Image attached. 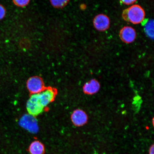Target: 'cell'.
<instances>
[{
	"mask_svg": "<svg viewBox=\"0 0 154 154\" xmlns=\"http://www.w3.org/2000/svg\"><path fill=\"white\" fill-rule=\"evenodd\" d=\"M100 85L99 82L95 79L86 82L83 87L84 92L88 95H92L99 91Z\"/></svg>",
	"mask_w": 154,
	"mask_h": 154,
	"instance_id": "obj_9",
	"label": "cell"
},
{
	"mask_svg": "<svg viewBox=\"0 0 154 154\" xmlns=\"http://www.w3.org/2000/svg\"><path fill=\"white\" fill-rule=\"evenodd\" d=\"M20 126L32 133H36L38 130L37 121L35 117L30 114L25 115L19 122Z\"/></svg>",
	"mask_w": 154,
	"mask_h": 154,
	"instance_id": "obj_3",
	"label": "cell"
},
{
	"mask_svg": "<svg viewBox=\"0 0 154 154\" xmlns=\"http://www.w3.org/2000/svg\"><path fill=\"white\" fill-rule=\"evenodd\" d=\"M30 0H13L15 4L18 6L24 7L27 5Z\"/></svg>",
	"mask_w": 154,
	"mask_h": 154,
	"instance_id": "obj_13",
	"label": "cell"
},
{
	"mask_svg": "<svg viewBox=\"0 0 154 154\" xmlns=\"http://www.w3.org/2000/svg\"><path fill=\"white\" fill-rule=\"evenodd\" d=\"M5 14L6 11L4 7L0 5V20L4 18Z\"/></svg>",
	"mask_w": 154,
	"mask_h": 154,
	"instance_id": "obj_14",
	"label": "cell"
},
{
	"mask_svg": "<svg viewBox=\"0 0 154 154\" xmlns=\"http://www.w3.org/2000/svg\"><path fill=\"white\" fill-rule=\"evenodd\" d=\"M93 24L96 29L99 31L103 32L109 28L110 21L107 15L99 14L96 15L94 18Z\"/></svg>",
	"mask_w": 154,
	"mask_h": 154,
	"instance_id": "obj_6",
	"label": "cell"
},
{
	"mask_svg": "<svg viewBox=\"0 0 154 154\" xmlns=\"http://www.w3.org/2000/svg\"><path fill=\"white\" fill-rule=\"evenodd\" d=\"M120 37L121 40L127 44L132 43L135 40L136 33L135 30L130 26H125L120 30Z\"/></svg>",
	"mask_w": 154,
	"mask_h": 154,
	"instance_id": "obj_7",
	"label": "cell"
},
{
	"mask_svg": "<svg viewBox=\"0 0 154 154\" xmlns=\"http://www.w3.org/2000/svg\"><path fill=\"white\" fill-rule=\"evenodd\" d=\"M144 30L146 34L151 38H153V21L150 20L146 23Z\"/></svg>",
	"mask_w": 154,
	"mask_h": 154,
	"instance_id": "obj_11",
	"label": "cell"
},
{
	"mask_svg": "<svg viewBox=\"0 0 154 154\" xmlns=\"http://www.w3.org/2000/svg\"><path fill=\"white\" fill-rule=\"evenodd\" d=\"M145 13L144 9L138 5L131 6L123 11L122 17L127 22L137 24L143 22Z\"/></svg>",
	"mask_w": 154,
	"mask_h": 154,
	"instance_id": "obj_1",
	"label": "cell"
},
{
	"mask_svg": "<svg viewBox=\"0 0 154 154\" xmlns=\"http://www.w3.org/2000/svg\"><path fill=\"white\" fill-rule=\"evenodd\" d=\"M73 124L75 126H80L87 122L88 116L84 111L81 109H77L72 113L71 117Z\"/></svg>",
	"mask_w": 154,
	"mask_h": 154,
	"instance_id": "obj_8",
	"label": "cell"
},
{
	"mask_svg": "<svg viewBox=\"0 0 154 154\" xmlns=\"http://www.w3.org/2000/svg\"><path fill=\"white\" fill-rule=\"evenodd\" d=\"M38 94L40 103L45 108L54 99L56 93L54 90L49 88Z\"/></svg>",
	"mask_w": 154,
	"mask_h": 154,
	"instance_id": "obj_4",
	"label": "cell"
},
{
	"mask_svg": "<svg viewBox=\"0 0 154 154\" xmlns=\"http://www.w3.org/2000/svg\"><path fill=\"white\" fill-rule=\"evenodd\" d=\"M154 146L153 144L150 148L149 150V154H154Z\"/></svg>",
	"mask_w": 154,
	"mask_h": 154,
	"instance_id": "obj_16",
	"label": "cell"
},
{
	"mask_svg": "<svg viewBox=\"0 0 154 154\" xmlns=\"http://www.w3.org/2000/svg\"><path fill=\"white\" fill-rule=\"evenodd\" d=\"M52 5L57 8L64 7L68 2L69 0H50Z\"/></svg>",
	"mask_w": 154,
	"mask_h": 154,
	"instance_id": "obj_12",
	"label": "cell"
},
{
	"mask_svg": "<svg viewBox=\"0 0 154 154\" xmlns=\"http://www.w3.org/2000/svg\"><path fill=\"white\" fill-rule=\"evenodd\" d=\"M27 87L29 91L32 94H38L44 90V84L39 77H33L28 80Z\"/></svg>",
	"mask_w": 154,
	"mask_h": 154,
	"instance_id": "obj_5",
	"label": "cell"
},
{
	"mask_svg": "<svg viewBox=\"0 0 154 154\" xmlns=\"http://www.w3.org/2000/svg\"><path fill=\"white\" fill-rule=\"evenodd\" d=\"M29 150L31 154H43L44 148L41 142L35 141L31 144Z\"/></svg>",
	"mask_w": 154,
	"mask_h": 154,
	"instance_id": "obj_10",
	"label": "cell"
},
{
	"mask_svg": "<svg viewBox=\"0 0 154 154\" xmlns=\"http://www.w3.org/2000/svg\"><path fill=\"white\" fill-rule=\"evenodd\" d=\"M120 1L124 5H129L135 2L137 0H120Z\"/></svg>",
	"mask_w": 154,
	"mask_h": 154,
	"instance_id": "obj_15",
	"label": "cell"
},
{
	"mask_svg": "<svg viewBox=\"0 0 154 154\" xmlns=\"http://www.w3.org/2000/svg\"><path fill=\"white\" fill-rule=\"evenodd\" d=\"M26 108L29 114L34 117L41 114L45 109L40 103L38 94L31 96L27 102Z\"/></svg>",
	"mask_w": 154,
	"mask_h": 154,
	"instance_id": "obj_2",
	"label": "cell"
}]
</instances>
